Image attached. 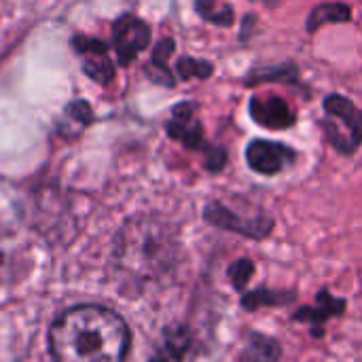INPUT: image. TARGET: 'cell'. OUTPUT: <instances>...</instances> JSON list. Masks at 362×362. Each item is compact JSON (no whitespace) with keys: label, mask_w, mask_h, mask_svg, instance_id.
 <instances>
[{"label":"cell","mask_w":362,"mask_h":362,"mask_svg":"<svg viewBox=\"0 0 362 362\" xmlns=\"http://www.w3.org/2000/svg\"><path fill=\"white\" fill-rule=\"evenodd\" d=\"M174 51V40L172 38H163L157 47H155V53H153V62H151V68L157 70V74H153V78L165 87H172L174 85V76L168 72V66H165V59L170 57V53Z\"/></svg>","instance_id":"16"},{"label":"cell","mask_w":362,"mask_h":362,"mask_svg":"<svg viewBox=\"0 0 362 362\" xmlns=\"http://www.w3.org/2000/svg\"><path fill=\"white\" fill-rule=\"evenodd\" d=\"M180 263V240L174 225L159 216L129 218L115 242V274L123 291L140 293L148 284L165 280Z\"/></svg>","instance_id":"1"},{"label":"cell","mask_w":362,"mask_h":362,"mask_svg":"<svg viewBox=\"0 0 362 362\" xmlns=\"http://www.w3.org/2000/svg\"><path fill=\"white\" fill-rule=\"evenodd\" d=\"M352 19V8L346 2H320L308 17V32H316L327 23H346Z\"/></svg>","instance_id":"13"},{"label":"cell","mask_w":362,"mask_h":362,"mask_svg":"<svg viewBox=\"0 0 362 362\" xmlns=\"http://www.w3.org/2000/svg\"><path fill=\"white\" fill-rule=\"evenodd\" d=\"M327 119L322 123L327 140L341 155H354L362 144V110L346 95L331 93L325 98Z\"/></svg>","instance_id":"3"},{"label":"cell","mask_w":362,"mask_h":362,"mask_svg":"<svg viewBox=\"0 0 362 362\" xmlns=\"http://www.w3.org/2000/svg\"><path fill=\"white\" fill-rule=\"evenodd\" d=\"M346 310V301L333 297L329 291H320L316 297V305L314 308H301L293 318L299 322H310L314 327V335H322V325L329 318L341 316Z\"/></svg>","instance_id":"9"},{"label":"cell","mask_w":362,"mask_h":362,"mask_svg":"<svg viewBox=\"0 0 362 362\" xmlns=\"http://www.w3.org/2000/svg\"><path fill=\"white\" fill-rule=\"evenodd\" d=\"M225 161H227V153L223 148H210L208 151V163H206V168L210 172H221L223 165H225Z\"/></svg>","instance_id":"20"},{"label":"cell","mask_w":362,"mask_h":362,"mask_svg":"<svg viewBox=\"0 0 362 362\" xmlns=\"http://www.w3.org/2000/svg\"><path fill=\"white\" fill-rule=\"evenodd\" d=\"M265 81H282V83H295L297 81V66L284 64V66H267V68H255L246 76V85H259Z\"/></svg>","instance_id":"15"},{"label":"cell","mask_w":362,"mask_h":362,"mask_svg":"<svg viewBox=\"0 0 362 362\" xmlns=\"http://www.w3.org/2000/svg\"><path fill=\"white\" fill-rule=\"evenodd\" d=\"M229 278H231V284L235 291H244V286L250 282L252 274H255V263L250 259H238L235 263L229 265L227 269Z\"/></svg>","instance_id":"19"},{"label":"cell","mask_w":362,"mask_h":362,"mask_svg":"<svg viewBox=\"0 0 362 362\" xmlns=\"http://www.w3.org/2000/svg\"><path fill=\"white\" fill-rule=\"evenodd\" d=\"M129 346L127 322L104 305L70 308L49 329V352L55 362H125Z\"/></svg>","instance_id":"2"},{"label":"cell","mask_w":362,"mask_h":362,"mask_svg":"<svg viewBox=\"0 0 362 362\" xmlns=\"http://www.w3.org/2000/svg\"><path fill=\"white\" fill-rule=\"evenodd\" d=\"M204 218L212 227H218L223 231H231L250 240H265L274 229V218L267 216L265 212L242 216L233 208L225 206L223 202H210L204 208Z\"/></svg>","instance_id":"4"},{"label":"cell","mask_w":362,"mask_h":362,"mask_svg":"<svg viewBox=\"0 0 362 362\" xmlns=\"http://www.w3.org/2000/svg\"><path fill=\"white\" fill-rule=\"evenodd\" d=\"M191 346V335L187 329H170L163 337V344L157 348L148 362H182Z\"/></svg>","instance_id":"12"},{"label":"cell","mask_w":362,"mask_h":362,"mask_svg":"<svg viewBox=\"0 0 362 362\" xmlns=\"http://www.w3.org/2000/svg\"><path fill=\"white\" fill-rule=\"evenodd\" d=\"M112 34H115V47H117L121 64H129L151 42L148 25L134 15L119 17V21L112 28Z\"/></svg>","instance_id":"6"},{"label":"cell","mask_w":362,"mask_h":362,"mask_svg":"<svg viewBox=\"0 0 362 362\" xmlns=\"http://www.w3.org/2000/svg\"><path fill=\"white\" fill-rule=\"evenodd\" d=\"M195 8L204 19H208L216 25H231L233 23V8L225 6V4L218 6L216 0H195Z\"/></svg>","instance_id":"17"},{"label":"cell","mask_w":362,"mask_h":362,"mask_svg":"<svg viewBox=\"0 0 362 362\" xmlns=\"http://www.w3.org/2000/svg\"><path fill=\"white\" fill-rule=\"evenodd\" d=\"M176 70L180 74V78L189 81V78H208L212 72H214V66L210 62H204V59H193V57H180L178 64H176Z\"/></svg>","instance_id":"18"},{"label":"cell","mask_w":362,"mask_h":362,"mask_svg":"<svg viewBox=\"0 0 362 362\" xmlns=\"http://www.w3.org/2000/svg\"><path fill=\"white\" fill-rule=\"evenodd\" d=\"M282 348L274 337L250 331L246 335V346L242 352V362H278Z\"/></svg>","instance_id":"11"},{"label":"cell","mask_w":362,"mask_h":362,"mask_svg":"<svg viewBox=\"0 0 362 362\" xmlns=\"http://www.w3.org/2000/svg\"><path fill=\"white\" fill-rule=\"evenodd\" d=\"M168 134L172 140L182 142L191 151H210V146L204 142V125L195 115V104L191 102H185L174 108V117L168 123Z\"/></svg>","instance_id":"7"},{"label":"cell","mask_w":362,"mask_h":362,"mask_svg":"<svg viewBox=\"0 0 362 362\" xmlns=\"http://www.w3.org/2000/svg\"><path fill=\"white\" fill-rule=\"evenodd\" d=\"M76 45H78V53H83L87 57V62H85L87 74H91L100 83H108L112 78L115 70H112L110 57L106 53V45L100 40H89V38H81Z\"/></svg>","instance_id":"10"},{"label":"cell","mask_w":362,"mask_h":362,"mask_svg":"<svg viewBox=\"0 0 362 362\" xmlns=\"http://www.w3.org/2000/svg\"><path fill=\"white\" fill-rule=\"evenodd\" d=\"M248 112L257 125L267 129H286L295 123L293 108L278 95H267V98L255 95L248 104Z\"/></svg>","instance_id":"8"},{"label":"cell","mask_w":362,"mask_h":362,"mask_svg":"<svg viewBox=\"0 0 362 362\" xmlns=\"http://www.w3.org/2000/svg\"><path fill=\"white\" fill-rule=\"evenodd\" d=\"M295 299V293L291 291H269V288H257L252 293H246L242 297V305L248 312H255L259 308H267V305H286Z\"/></svg>","instance_id":"14"},{"label":"cell","mask_w":362,"mask_h":362,"mask_svg":"<svg viewBox=\"0 0 362 362\" xmlns=\"http://www.w3.org/2000/svg\"><path fill=\"white\" fill-rule=\"evenodd\" d=\"M295 161V151L286 144L272 140H252L246 148V163L252 172L276 176Z\"/></svg>","instance_id":"5"}]
</instances>
